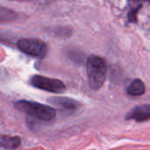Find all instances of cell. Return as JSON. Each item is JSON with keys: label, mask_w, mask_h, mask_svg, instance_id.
Listing matches in <instances>:
<instances>
[{"label": "cell", "mask_w": 150, "mask_h": 150, "mask_svg": "<svg viewBox=\"0 0 150 150\" xmlns=\"http://www.w3.org/2000/svg\"><path fill=\"white\" fill-rule=\"evenodd\" d=\"M107 67L104 59L101 57L93 55L87 61V74L88 85L91 89H100L106 79Z\"/></svg>", "instance_id": "obj_1"}, {"label": "cell", "mask_w": 150, "mask_h": 150, "mask_svg": "<svg viewBox=\"0 0 150 150\" xmlns=\"http://www.w3.org/2000/svg\"><path fill=\"white\" fill-rule=\"evenodd\" d=\"M14 106L20 111L36 119L49 121L56 117V110L54 108L38 103L21 100L17 102Z\"/></svg>", "instance_id": "obj_2"}, {"label": "cell", "mask_w": 150, "mask_h": 150, "mask_svg": "<svg viewBox=\"0 0 150 150\" xmlns=\"http://www.w3.org/2000/svg\"><path fill=\"white\" fill-rule=\"evenodd\" d=\"M30 83L33 87L36 88L57 94H61L64 92L66 89V87L63 81L57 79L41 76V75H35V76H33L30 81Z\"/></svg>", "instance_id": "obj_3"}, {"label": "cell", "mask_w": 150, "mask_h": 150, "mask_svg": "<svg viewBox=\"0 0 150 150\" xmlns=\"http://www.w3.org/2000/svg\"><path fill=\"white\" fill-rule=\"evenodd\" d=\"M17 46L22 52L40 58L43 57L48 50L46 43L38 39H21Z\"/></svg>", "instance_id": "obj_4"}, {"label": "cell", "mask_w": 150, "mask_h": 150, "mask_svg": "<svg viewBox=\"0 0 150 150\" xmlns=\"http://www.w3.org/2000/svg\"><path fill=\"white\" fill-rule=\"evenodd\" d=\"M126 119H132L137 122H144L150 119V104H142L135 106L127 115Z\"/></svg>", "instance_id": "obj_5"}, {"label": "cell", "mask_w": 150, "mask_h": 150, "mask_svg": "<svg viewBox=\"0 0 150 150\" xmlns=\"http://www.w3.org/2000/svg\"><path fill=\"white\" fill-rule=\"evenodd\" d=\"M50 103H51L53 106L57 107L59 110L70 111L77 110L80 105L77 101L67 97H52L50 99Z\"/></svg>", "instance_id": "obj_6"}, {"label": "cell", "mask_w": 150, "mask_h": 150, "mask_svg": "<svg viewBox=\"0 0 150 150\" xmlns=\"http://www.w3.org/2000/svg\"><path fill=\"white\" fill-rule=\"evenodd\" d=\"M127 94L132 96H142L145 91H146V87L145 84L143 83L142 81L136 79L132 81V83L128 86L127 89Z\"/></svg>", "instance_id": "obj_7"}, {"label": "cell", "mask_w": 150, "mask_h": 150, "mask_svg": "<svg viewBox=\"0 0 150 150\" xmlns=\"http://www.w3.org/2000/svg\"><path fill=\"white\" fill-rule=\"evenodd\" d=\"M21 145V138L18 136L11 137L6 135L0 136V146L7 149H16Z\"/></svg>", "instance_id": "obj_8"}, {"label": "cell", "mask_w": 150, "mask_h": 150, "mask_svg": "<svg viewBox=\"0 0 150 150\" xmlns=\"http://www.w3.org/2000/svg\"><path fill=\"white\" fill-rule=\"evenodd\" d=\"M19 18V14L12 9L0 6V22H12Z\"/></svg>", "instance_id": "obj_9"}, {"label": "cell", "mask_w": 150, "mask_h": 150, "mask_svg": "<svg viewBox=\"0 0 150 150\" xmlns=\"http://www.w3.org/2000/svg\"><path fill=\"white\" fill-rule=\"evenodd\" d=\"M141 8V5L132 10H131L128 13V21L132 23H136L138 21V13L139 11V9Z\"/></svg>", "instance_id": "obj_10"}, {"label": "cell", "mask_w": 150, "mask_h": 150, "mask_svg": "<svg viewBox=\"0 0 150 150\" xmlns=\"http://www.w3.org/2000/svg\"><path fill=\"white\" fill-rule=\"evenodd\" d=\"M11 1H33V0H11Z\"/></svg>", "instance_id": "obj_11"}, {"label": "cell", "mask_w": 150, "mask_h": 150, "mask_svg": "<svg viewBox=\"0 0 150 150\" xmlns=\"http://www.w3.org/2000/svg\"><path fill=\"white\" fill-rule=\"evenodd\" d=\"M134 1H149L150 2V0H134Z\"/></svg>", "instance_id": "obj_12"}]
</instances>
